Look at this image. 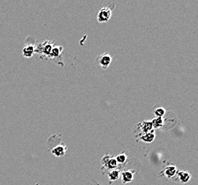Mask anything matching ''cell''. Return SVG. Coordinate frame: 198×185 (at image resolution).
Segmentation results:
<instances>
[{
  "label": "cell",
  "mask_w": 198,
  "mask_h": 185,
  "mask_svg": "<svg viewBox=\"0 0 198 185\" xmlns=\"http://www.w3.org/2000/svg\"><path fill=\"white\" fill-rule=\"evenodd\" d=\"M98 65L103 69L107 68L109 66L112 62V57L110 54L107 53H105L98 57L97 60Z\"/></svg>",
  "instance_id": "1"
},
{
  "label": "cell",
  "mask_w": 198,
  "mask_h": 185,
  "mask_svg": "<svg viewBox=\"0 0 198 185\" xmlns=\"http://www.w3.org/2000/svg\"><path fill=\"white\" fill-rule=\"evenodd\" d=\"M111 9L108 7H103L98 14V21L101 23L108 22L111 17Z\"/></svg>",
  "instance_id": "2"
},
{
  "label": "cell",
  "mask_w": 198,
  "mask_h": 185,
  "mask_svg": "<svg viewBox=\"0 0 198 185\" xmlns=\"http://www.w3.org/2000/svg\"><path fill=\"white\" fill-rule=\"evenodd\" d=\"M178 173V169L177 167L174 165H170L166 167L164 169H163L161 172V174L168 179H171L173 178Z\"/></svg>",
  "instance_id": "3"
},
{
  "label": "cell",
  "mask_w": 198,
  "mask_h": 185,
  "mask_svg": "<svg viewBox=\"0 0 198 185\" xmlns=\"http://www.w3.org/2000/svg\"><path fill=\"white\" fill-rule=\"evenodd\" d=\"M176 175L178 177V180L182 184H186V183L189 182L192 179V175L187 171H180L177 173Z\"/></svg>",
  "instance_id": "4"
},
{
  "label": "cell",
  "mask_w": 198,
  "mask_h": 185,
  "mask_svg": "<svg viewBox=\"0 0 198 185\" xmlns=\"http://www.w3.org/2000/svg\"><path fill=\"white\" fill-rule=\"evenodd\" d=\"M66 147L64 145H58L57 146L55 147L54 148H53V150H51V153H52L54 156L61 157L64 156L65 154H66Z\"/></svg>",
  "instance_id": "5"
},
{
  "label": "cell",
  "mask_w": 198,
  "mask_h": 185,
  "mask_svg": "<svg viewBox=\"0 0 198 185\" xmlns=\"http://www.w3.org/2000/svg\"><path fill=\"white\" fill-rule=\"evenodd\" d=\"M34 51H35V48L33 45H25L22 49V55L26 58H31L34 55Z\"/></svg>",
  "instance_id": "6"
},
{
  "label": "cell",
  "mask_w": 198,
  "mask_h": 185,
  "mask_svg": "<svg viewBox=\"0 0 198 185\" xmlns=\"http://www.w3.org/2000/svg\"><path fill=\"white\" fill-rule=\"evenodd\" d=\"M121 179L122 182L123 184H127V183H130L133 179V173L130 171H125V172H122L121 174Z\"/></svg>",
  "instance_id": "7"
},
{
  "label": "cell",
  "mask_w": 198,
  "mask_h": 185,
  "mask_svg": "<svg viewBox=\"0 0 198 185\" xmlns=\"http://www.w3.org/2000/svg\"><path fill=\"white\" fill-rule=\"evenodd\" d=\"M155 138H156V135L153 132V130H152L150 132L145 133V134H143L142 136H140V140L145 142V143H150L154 141Z\"/></svg>",
  "instance_id": "8"
},
{
  "label": "cell",
  "mask_w": 198,
  "mask_h": 185,
  "mask_svg": "<svg viewBox=\"0 0 198 185\" xmlns=\"http://www.w3.org/2000/svg\"><path fill=\"white\" fill-rule=\"evenodd\" d=\"M153 127L152 122H149V121H144V122H143V123L141 124L140 130L143 134H145V133L150 132V131L153 130Z\"/></svg>",
  "instance_id": "9"
},
{
  "label": "cell",
  "mask_w": 198,
  "mask_h": 185,
  "mask_svg": "<svg viewBox=\"0 0 198 185\" xmlns=\"http://www.w3.org/2000/svg\"><path fill=\"white\" fill-rule=\"evenodd\" d=\"M120 177V171L118 169H112L108 173V179L111 181L118 180Z\"/></svg>",
  "instance_id": "10"
},
{
  "label": "cell",
  "mask_w": 198,
  "mask_h": 185,
  "mask_svg": "<svg viewBox=\"0 0 198 185\" xmlns=\"http://www.w3.org/2000/svg\"><path fill=\"white\" fill-rule=\"evenodd\" d=\"M153 127V128H159L163 125V117H156L152 121Z\"/></svg>",
  "instance_id": "11"
},
{
  "label": "cell",
  "mask_w": 198,
  "mask_h": 185,
  "mask_svg": "<svg viewBox=\"0 0 198 185\" xmlns=\"http://www.w3.org/2000/svg\"><path fill=\"white\" fill-rule=\"evenodd\" d=\"M106 167H107L108 169H111V170H112V169H116L117 168V167H118V163H117L116 159L112 158L111 157V158L110 159L109 161L108 162V163L106 164Z\"/></svg>",
  "instance_id": "12"
},
{
  "label": "cell",
  "mask_w": 198,
  "mask_h": 185,
  "mask_svg": "<svg viewBox=\"0 0 198 185\" xmlns=\"http://www.w3.org/2000/svg\"><path fill=\"white\" fill-rule=\"evenodd\" d=\"M116 160L118 164H123L126 162L127 160V155L124 153H121L118 155L116 158Z\"/></svg>",
  "instance_id": "13"
},
{
  "label": "cell",
  "mask_w": 198,
  "mask_h": 185,
  "mask_svg": "<svg viewBox=\"0 0 198 185\" xmlns=\"http://www.w3.org/2000/svg\"><path fill=\"white\" fill-rule=\"evenodd\" d=\"M62 51V47L61 46H56V47H53L52 50L51 52V56L53 57H57L60 55Z\"/></svg>",
  "instance_id": "14"
},
{
  "label": "cell",
  "mask_w": 198,
  "mask_h": 185,
  "mask_svg": "<svg viewBox=\"0 0 198 185\" xmlns=\"http://www.w3.org/2000/svg\"><path fill=\"white\" fill-rule=\"evenodd\" d=\"M53 48V46L51 44H46L44 47V53L46 55H50L51 54V50Z\"/></svg>",
  "instance_id": "15"
},
{
  "label": "cell",
  "mask_w": 198,
  "mask_h": 185,
  "mask_svg": "<svg viewBox=\"0 0 198 185\" xmlns=\"http://www.w3.org/2000/svg\"><path fill=\"white\" fill-rule=\"evenodd\" d=\"M165 110L163 108H158L155 110V114H156V117H162L165 115Z\"/></svg>",
  "instance_id": "16"
},
{
  "label": "cell",
  "mask_w": 198,
  "mask_h": 185,
  "mask_svg": "<svg viewBox=\"0 0 198 185\" xmlns=\"http://www.w3.org/2000/svg\"><path fill=\"white\" fill-rule=\"evenodd\" d=\"M111 157L109 155H105V156L103 157L102 159H101V163H102V165L106 166V164L108 163V162L109 161L110 159H111Z\"/></svg>",
  "instance_id": "17"
}]
</instances>
